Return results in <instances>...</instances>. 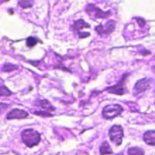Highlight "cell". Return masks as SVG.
Wrapping results in <instances>:
<instances>
[{"instance_id":"8","label":"cell","mask_w":155,"mask_h":155,"mask_svg":"<svg viewBox=\"0 0 155 155\" xmlns=\"http://www.w3.org/2000/svg\"><path fill=\"white\" fill-rule=\"evenodd\" d=\"M27 116H28V113L26 111L23 110V109H13L7 114L6 118L8 119H24Z\"/></svg>"},{"instance_id":"17","label":"cell","mask_w":155,"mask_h":155,"mask_svg":"<svg viewBox=\"0 0 155 155\" xmlns=\"http://www.w3.org/2000/svg\"><path fill=\"white\" fill-rule=\"evenodd\" d=\"M37 43H38V40L36 39V38L33 37V36H30V37H28L27 39L26 44H27V46L28 47L32 48V47H33L34 46H36Z\"/></svg>"},{"instance_id":"18","label":"cell","mask_w":155,"mask_h":155,"mask_svg":"<svg viewBox=\"0 0 155 155\" xmlns=\"http://www.w3.org/2000/svg\"><path fill=\"white\" fill-rule=\"evenodd\" d=\"M7 106H8V105L4 104V103H0V110H1V109H2V111L5 110Z\"/></svg>"},{"instance_id":"2","label":"cell","mask_w":155,"mask_h":155,"mask_svg":"<svg viewBox=\"0 0 155 155\" xmlns=\"http://www.w3.org/2000/svg\"><path fill=\"white\" fill-rule=\"evenodd\" d=\"M124 109L119 104H110L107 105L103 109L102 115L104 118L110 119L115 118L123 112Z\"/></svg>"},{"instance_id":"9","label":"cell","mask_w":155,"mask_h":155,"mask_svg":"<svg viewBox=\"0 0 155 155\" xmlns=\"http://www.w3.org/2000/svg\"><path fill=\"white\" fill-rule=\"evenodd\" d=\"M72 27L73 28H74V30H75L77 33H79L80 30H83L84 28H89V27H90V25L86 24L83 20L80 19V20H78V21H74Z\"/></svg>"},{"instance_id":"4","label":"cell","mask_w":155,"mask_h":155,"mask_svg":"<svg viewBox=\"0 0 155 155\" xmlns=\"http://www.w3.org/2000/svg\"><path fill=\"white\" fill-rule=\"evenodd\" d=\"M151 87V80L148 78H143L139 80L136 84L134 88V94L139 95L142 94Z\"/></svg>"},{"instance_id":"7","label":"cell","mask_w":155,"mask_h":155,"mask_svg":"<svg viewBox=\"0 0 155 155\" xmlns=\"http://www.w3.org/2000/svg\"><path fill=\"white\" fill-rule=\"evenodd\" d=\"M86 10L88 13H93L94 16L95 18H106V17L109 16L110 15V12H104L102 10L99 9L98 8H97L96 6L94 5L90 4L88 5L86 8Z\"/></svg>"},{"instance_id":"16","label":"cell","mask_w":155,"mask_h":155,"mask_svg":"<svg viewBox=\"0 0 155 155\" xmlns=\"http://www.w3.org/2000/svg\"><path fill=\"white\" fill-rule=\"evenodd\" d=\"M12 94V91H9L5 86H0V97H8Z\"/></svg>"},{"instance_id":"1","label":"cell","mask_w":155,"mask_h":155,"mask_svg":"<svg viewBox=\"0 0 155 155\" xmlns=\"http://www.w3.org/2000/svg\"><path fill=\"white\" fill-rule=\"evenodd\" d=\"M22 141L27 147H32L36 146L40 142L41 135L39 132L33 129H26L21 133Z\"/></svg>"},{"instance_id":"15","label":"cell","mask_w":155,"mask_h":155,"mask_svg":"<svg viewBox=\"0 0 155 155\" xmlns=\"http://www.w3.org/2000/svg\"><path fill=\"white\" fill-rule=\"evenodd\" d=\"M39 105L42 108V109H48V110H54V107L50 105V103H48V101L47 100H40L39 101Z\"/></svg>"},{"instance_id":"3","label":"cell","mask_w":155,"mask_h":155,"mask_svg":"<svg viewBox=\"0 0 155 155\" xmlns=\"http://www.w3.org/2000/svg\"><path fill=\"white\" fill-rule=\"evenodd\" d=\"M109 136L110 141L116 145H120L124 137V130L120 126H114L109 130Z\"/></svg>"},{"instance_id":"19","label":"cell","mask_w":155,"mask_h":155,"mask_svg":"<svg viewBox=\"0 0 155 155\" xmlns=\"http://www.w3.org/2000/svg\"><path fill=\"white\" fill-rule=\"evenodd\" d=\"M8 0H0L1 2H8Z\"/></svg>"},{"instance_id":"14","label":"cell","mask_w":155,"mask_h":155,"mask_svg":"<svg viewBox=\"0 0 155 155\" xmlns=\"http://www.w3.org/2000/svg\"><path fill=\"white\" fill-rule=\"evenodd\" d=\"M18 66L15 65H12V64H5L3 65L2 68V71H5V72H9V71H15V70L18 69Z\"/></svg>"},{"instance_id":"10","label":"cell","mask_w":155,"mask_h":155,"mask_svg":"<svg viewBox=\"0 0 155 155\" xmlns=\"http://www.w3.org/2000/svg\"><path fill=\"white\" fill-rule=\"evenodd\" d=\"M143 138L146 144L154 146L155 144V132L154 130L148 131L145 133Z\"/></svg>"},{"instance_id":"6","label":"cell","mask_w":155,"mask_h":155,"mask_svg":"<svg viewBox=\"0 0 155 155\" xmlns=\"http://www.w3.org/2000/svg\"><path fill=\"white\" fill-rule=\"evenodd\" d=\"M127 75H124L123 77V78L121 79L120 81L116 85V86L110 87V88H107V91H108L109 93H111V94H117V95H123V94H125V80L127 79Z\"/></svg>"},{"instance_id":"5","label":"cell","mask_w":155,"mask_h":155,"mask_svg":"<svg viewBox=\"0 0 155 155\" xmlns=\"http://www.w3.org/2000/svg\"><path fill=\"white\" fill-rule=\"evenodd\" d=\"M115 27V22L114 21H109L104 25L100 24L95 27V30L100 35H107L111 33Z\"/></svg>"},{"instance_id":"12","label":"cell","mask_w":155,"mask_h":155,"mask_svg":"<svg viewBox=\"0 0 155 155\" xmlns=\"http://www.w3.org/2000/svg\"><path fill=\"white\" fill-rule=\"evenodd\" d=\"M34 3V0H19V5L22 9L31 8Z\"/></svg>"},{"instance_id":"13","label":"cell","mask_w":155,"mask_h":155,"mask_svg":"<svg viewBox=\"0 0 155 155\" xmlns=\"http://www.w3.org/2000/svg\"><path fill=\"white\" fill-rule=\"evenodd\" d=\"M129 155H144V151L141 148L137 147H131L128 150Z\"/></svg>"},{"instance_id":"11","label":"cell","mask_w":155,"mask_h":155,"mask_svg":"<svg viewBox=\"0 0 155 155\" xmlns=\"http://www.w3.org/2000/svg\"><path fill=\"white\" fill-rule=\"evenodd\" d=\"M113 153L112 149L109 144L106 141L103 142L100 146V153L101 155H106V154H111Z\"/></svg>"}]
</instances>
